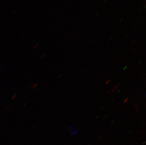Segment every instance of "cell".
Segmentation results:
<instances>
[{
    "instance_id": "1",
    "label": "cell",
    "mask_w": 146,
    "mask_h": 145,
    "mask_svg": "<svg viewBox=\"0 0 146 145\" xmlns=\"http://www.w3.org/2000/svg\"><path fill=\"white\" fill-rule=\"evenodd\" d=\"M67 130L70 133V135L72 136L75 135L78 132L77 129L73 126H69V127L68 128Z\"/></svg>"
},
{
    "instance_id": "2",
    "label": "cell",
    "mask_w": 146,
    "mask_h": 145,
    "mask_svg": "<svg viewBox=\"0 0 146 145\" xmlns=\"http://www.w3.org/2000/svg\"><path fill=\"white\" fill-rule=\"evenodd\" d=\"M119 85H120V84H116V85H114V86H113V89H115V90H116V89H118V88H119Z\"/></svg>"
},
{
    "instance_id": "3",
    "label": "cell",
    "mask_w": 146,
    "mask_h": 145,
    "mask_svg": "<svg viewBox=\"0 0 146 145\" xmlns=\"http://www.w3.org/2000/svg\"><path fill=\"white\" fill-rule=\"evenodd\" d=\"M111 79H108L106 81V84H106V85H108V84L110 83V82H111Z\"/></svg>"
},
{
    "instance_id": "4",
    "label": "cell",
    "mask_w": 146,
    "mask_h": 145,
    "mask_svg": "<svg viewBox=\"0 0 146 145\" xmlns=\"http://www.w3.org/2000/svg\"><path fill=\"white\" fill-rule=\"evenodd\" d=\"M128 100L129 99L128 98H126V99H125V100H123V103H125L126 102H127V101H128Z\"/></svg>"
},
{
    "instance_id": "5",
    "label": "cell",
    "mask_w": 146,
    "mask_h": 145,
    "mask_svg": "<svg viewBox=\"0 0 146 145\" xmlns=\"http://www.w3.org/2000/svg\"><path fill=\"white\" fill-rule=\"evenodd\" d=\"M138 106H139V105H138V104H136V105H134L133 107V108H137V107H138Z\"/></svg>"
},
{
    "instance_id": "6",
    "label": "cell",
    "mask_w": 146,
    "mask_h": 145,
    "mask_svg": "<svg viewBox=\"0 0 146 145\" xmlns=\"http://www.w3.org/2000/svg\"><path fill=\"white\" fill-rule=\"evenodd\" d=\"M136 40H134L133 41H132V42L131 43V45H133V44H134L135 43H136Z\"/></svg>"
},
{
    "instance_id": "7",
    "label": "cell",
    "mask_w": 146,
    "mask_h": 145,
    "mask_svg": "<svg viewBox=\"0 0 146 145\" xmlns=\"http://www.w3.org/2000/svg\"><path fill=\"white\" fill-rule=\"evenodd\" d=\"M68 36H65V37H64V38L62 39L64 40H66V39H67Z\"/></svg>"
},
{
    "instance_id": "8",
    "label": "cell",
    "mask_w": 146,
    "mask_h": 145,
    "mask_svg": "<svg viewBox=\"0 0 146 145\" xmlns=\"http://www.w3.org/2000/svg\"><path fill=\"white\" fill-rule=\"evenodd\" d=\"M140 110H141V109H140V108H139V109H138L137 110L136 112V113H138L139 112V111H140Z\"/></svg>"
},
{
    "instance_id": "9",
    "label": "cell",
    "mask_w": 146,
    "mask_h": 145,
    "mask_svg": "<svg viewBox=\"0 0 146 145\" xmlns=\"http://www.w3.org/2000/svg\"><path fill=\"white\" fill-rule=\"evenodd\" d=\"M123 18H121V20H120V22H119V23H121L122 21H123Z\"/></svg>"
},
{
    "instance_id": "10",
    "label": "cell",
    "mask_w": 146,
    "mask_h": 145,
    "mask_svg": "<svg viewBox=\"0 0 146 145\" xmlns=\"http://www.w3.org/2000/svg\"><path fill=\"white\" fill-rule=\"evenodd\" d=\"M123 56H121L120 57V59H123Z\"/></svg>"
},
{
    "instance_id": "11",
    "label": "cell",
    "mask_w": 146,
    "mask_h": 145,
    "mask_svg": "<svg viewBox=\"0 0 146 145\" xmlns=\"http://www.w3.org/2000/svg\"><path fill=\"white\" fill-rule=\"evenodd\" d=\"M102 136H99V138H98V140H99L100 138H102Z\"/></svg>"
},
{
    "instance_id": "12",
    "label": "cell",
    "mask_w": 146,
    "mask_h": 145,
    "mask_svg": "<svg viewBox=\"0 0 146 145\" xmlns=\"http://www.w3.org/2000/svg\"><path fill=\"white\" fill-rule=\"evenodd\" d=\"M137 48H135V49L133 50V52H135V51H136Z\"/></svg>"
},
{
    "instance_id": "13",
    "label": "cell",
    "mask_w": 146,
    "mask_h": 145,
    "mask_svg": "<svg viewBox=\"0 0 146 145\" xmlns=\"http://www.w3.org/2000/svg\"><path fill=\"white\" fill-rule=\"evenodd\" d=\"M107 116H108V115H106V116H105V117H104V119H106V117H107Z\"/></svg>"
},
{
    "instance_id": "14",
    "label": "cell",
    "mask_w": 146,
    "mask_h": 145,
    "mask_svg": "<svg viewBox=\"0 0 146 145\" xmlns=\"http://www.w3.org/2000/svg\"><path fill=\"white\" fill-rule=\"evenodd\" d=\"M108 1V0H106V1H105V2H104V3H106V1Z\"/></svg>"
},
{
    "instance_id": "15",
    "label": "cell",
    "mask_w": 146,
    "mask_h": 145,
    "mask_svg": "<svg viewBox=\"0 0 146 145\" xmlns=\"http://www.w3.org/2000/svg\"><path fill=\"white\" fill-rule=\"evenodd\" d=\"M128 1H130V0H128Z\"/></svg>"
},
{
    "instance_id": "16",
    "label": "cell",
    "mask_w": 146,
    "mask_h": 145,
    "mask_svg": "<svg viewBox=\"0 0 146 145\" xmlns=\"http://www.w3.org/2000/svg\"></svg>"
}]
</instances>
